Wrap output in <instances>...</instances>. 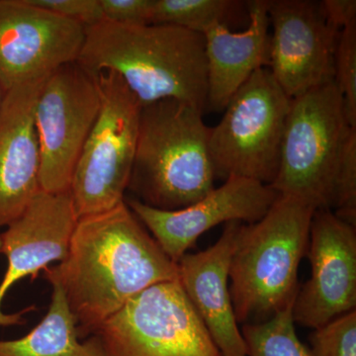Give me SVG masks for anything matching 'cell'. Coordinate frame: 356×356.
Wrapping results in <instances>:
<instances>
[{
    "label": "cell",
    "instance_id": "20",
    "mask_svg": "<svg viewBox=\"0 0 356 356\" xmlns=\"http://www.w3.org/2000/svg\"><path fill=\"white\" fill-rule=\"evenodd\" d=\"M292 306L266 322L243 325L247 356H314L297 336Z\"/></svg>",
    "mask_w": 356,
    "mask_h": 356
},
{
    "label": "cell",
    "instance_id": "16",
    "mask_svg": "<svg viewBox=\"0 0 356 356\" xmlns=\"http://www.w3.org/2000/svg\"><path fill=\"white\" fill-rule=\"evenodd\" d=\"M242 222H227L212 247L185 254L178 261L179 282L222 356H247L229 287V264Z\"/></svg>",
    "mask_w": 356,
    "mask_h": 356
},
{
    "label": "cell",
    "instance_id": "4",
    "mask_svg": "<svg viewBox=\"0 0 356 356\" xmlns=\"http://www.w3.org/2000/svg\"><path fill=\"white\" fill-rule=\"evenodd\" d=\"M210 128L203 112L165 99L142 107L128 191L149 207L182 209L214 189Z\"/></svg>",
    "mask_w": 356,
    "mask_h": 356
},
{
    "label": "cell",
    "instance_id": "19",
    "mask_svg": "<svg viewBox=\"0 0 356 356\" xmlns=\"http://www.w3.org/2000/svg\"><path fill=\"white\" fill-rule=\"evenodd\" d=\"M240 4L233 0H154L151 24L177 26L204 35L215 25H227Z\"/></svg>",
    "mask_w": 356,
    "mask_h": 356
},
{
    "label": "cell",
    "instance_id": "27",
    "mask_svg": "<svg viewBox=\"0 0 356 356\" xmlns=\"http://www.w3.org/2000/svg\"><path fill=\"white\" fill-rule=\"evenodd\" d=\"M4 95H6V92H4L3 89H2L1 86H0V106H1L2 100H3Z\"/></svg>",
    "mask_w": 356,
    "mask_h": 356
},
{
    "label": "cell",
    "instance_id": "26",
    "mask_svg": "<svg viewBox=\"0 0 356 356\" xmlns=\"http://www.w3.org/2000/svg\"><path fill=\"white\" fill-rule=\"evenodd\" d=\"M325 20L334 29L341 31L348 26L356 24L355 0H324L320 1Z\"/></svg>",
    "mask_w": 356,
    "mask_h": 356
},
{
    "label": "cell",
    "instance_id": "5",
    "mask_svg": "<svg viewBox=\"0 0 356 356\" xmlns=\"http://www.w3.org/2000/svg\"><path fill=\"white\" fill-rule=\"evenodd\" d=\"M351 130L336 81L293 98L281 146L280 168L270 186L316 210L336 206L337 177Z\"/></svg>",
    "mask_w": 356,
    "mask_h": 356
},
{
    "label": "cell",
    "instance_id": "15",
    "mask_svg": "<svg viewBox=\"0 0 356 356\" xmlns=\"http://www.w3.org/2000/svg\"><path fill=\"white\" fill-rule=\"evenodd\" d=\"M47 79L9 89L0 106V229L15 221L41 191L34 113Z\"/></svg>",
    "mask_w": 356,
    "mask_h": 356
},
{
    "label": "cell",
    "instance_id": "9",
    "mask_svg": "<svg viewBox=\"0 0 356 356\" xmlns=\"http://www.w3.org/2000/svg\"><path fill=\"white\" fill-rule=\"evenodd\" d=\"M102 105L97 74L77 62L63 65L44 81L35 106L40 147V187L70 191L79 154Z\"/></svg>",
    "mask_w": 356,
    "mask_h": 356
},
{
    "label": "cell",
    "instance_id": "3",
    "mask_svg": "<svg viewBox=\"0 0 356 356\" xmlns=\"http://www.w3.org/2000/svg\"><path fill=\"white\" fill-rule=\"evenodd\" d=\"M315 208L278 195L266 216L243 224L229 264V293L238 324L266 322L292 306Z\"/></svg>",
    "mask_w": 356,
    "mask_h": 356
},
{
    "label": "cell",
    "instance_id": "17",
    "mask_svg": "<svg viewBox=\"0 0 356 356\" xmlns=\"http://www.w3.org/2000/svg\"><path fill=\"white\" fill-rule=\"evenodd\" d=\"M250 24L232 32L218 24L203 35L207 62V106L222 111L236 91L262 67L269 65L270 36L268 0L245 2Z\"/></svg>",
    "mask_w": 356,
    "mask_h": 356
},
{
    "label": "cell",
    "instance_id": "18",
    "mask_svg": "<svg viewBox=\"0 0 356 356\" xmlns=\"http://www.w3.org/2000/svg\"><path fill=\"white\" fill-rule=\"evenodd\" d=\"M51 285V303L44 317L26 336L0 341V356H105L96 336L79 341L76 318L57 281Z\"/></svg>",
    "mask_w": 356,
    "mask_h": 356
},
{
    "label": "cell",
    "instance_id": "25",
    "mask_svg": "<svg viewBox=\"0 0 356 356\" xmlns=\"http://www.w3.org/2000/svg\"><path fill=\"white\" fill-rule=\"evenodd\" d=\"M103 20L123 25L151 24L154 0H99Z\"/></svg>",
    "mask_w": 356,
    "mask_h": 356
},
{
    "label": "cell",
    "instance_id": "10",
    "mask_svg": "<svg viewBox=\"0 0 356 356\" xmlns=\"http://www.w3.org/2000/svg\"><path fill=\"white\" fill-rule=\"evenodd\" d=\"M86 27L30 3L0 0V86L4 92L76 62Z\"/></svg>",
    "mask_w": 356,
    "mask_h": 356
},
{
    "label": "cell",
    "instance_id": "14",
    "mask_svg": "<svg viewBox=\"0 0 356 356\" xmlns=\"http://www.w3.org/2000/svg\"><path fill=\"white\" fill-rule=\"evenodd\" d=\"M79 218L70 191L48 193L40 191L24 212L0 234V254L6 255L7 268L0 282V327L21 325L22 314H6L3 300L15 283L54 262H62L69 252L70 238Z\"/></svg>",
    "mask_w": 356,
    "mask_h": 356
},
{
    "label": "cell",
    "instance_id": "11",
    "mask_svg": "<svg viewBox=\"0 0 356 356\" xmlns=\"http://www.w3.org/2000/svg\"><path fill=\"white\" fill-rule=\"evenodd\" d=\"M269 67L291 99L334 81L339 30L325 20L320 1L268 0Z\"/></svg>",
    "mask_w": 356,
    "mask_h": 356
},
{
    "label": "cell",
    "instance_id": "2",
    "mask_svg": "<svg viewBox=\"0 0 356 356\" xmlns=\"http://www.w3.org/2000/svg\"><path fill=\"white\" fill-rule=\"evenodd\" d=\"M76 62L95 74H118L142 106L177 99L202 112L207 107L205 40L198 33L102 20L86 28Z\"/></svg>",
    "mask_w": 356,
    "mask_h": 356
},
{
    "label": "cell",
    "instance_id": "22",
    "mask_svg": "<svg viewBox=\"0 0 356 356\" xmlns=\"http://www.w3.org/2000/svg\"><path fill=\"white\" fill-rule=\"evenodd\" d=\"M309 339L314 356H356V311L314 330Z\"/></svg>",
    "mask_w": 356,
    "mask_h": 356
},
{
    "label": "cell",
    "instance_id": "1",
    "mask_svg": "<svg viewBox=\"0 0 356 356\" xmlns=\"http://www.w3.org/2000/svg\"><path fill=\"white\" fill-rule=\"evenodd\" d=\"M62 287L79 337L98 327L145 290L179 280L170 261L125 200L79 218L67 257L44 269Z\"/></svg>",
    "mask_w": 356,
    "mask_h": 356
},
{
    "label": "cell",
    "instance_id": "23",
    "mask_svg": "<svg viewBox=\"0 0 356 356\" xmlns=\"http://www.w3.org/2000/svg\"><path fill=\"white\" fill-rule=\"evenodd\" d=\"M334 213L356 226V130L350 131L344 145Z\"/></svg>",
    "mask_w": 356,
    "mask_h": 356
},
{
    "label": "cell",
    "instance_id": "8",
    "mask_svg": "<svg viewBox=\"0 0 356 356\" xmlns=\"http://www.w3.org/2000/svg\"><path fill=\"white\" fill-rule=\"evenodd\" d=\"M92 336L105 356H222L179 280L140 293Z\"/></svg>",
    "mask_w": 356,
    "mask_h": 356
},
{
    "label": "cell",
    "instance_id": "12",
    "mask_svg": "<svg viewBox=\"0 0 356 356\" xmlns=\"http://www.w3.org/2000/svg\"><path fill=\"white\" fill-rule=\"evenodd\" d=\"M278 195L270 185L229 177L222 186L179 210L156 209L133 197L124 200L163 252L177 264L204 233L222 222L259 221Z\"/></svg>",
    "mask_w": 356,
    "mask_h": 356
},
{
    "label": "cell",
    "instance_id": "6",
    "mask_svg": "<svg viewBox=\"0 0 356 356\" xmlns=\"http://www.w3.org/2000/svg\"><path fill=\"white\" fill-rule=\"evenodd\" d=\"M291 102L268 67L257 70L229 100L219 124L210 128L215 178L273 184Z\"/></svg>",
    "mask_w": 356,
    "mask_h": 356
},
{
    "label": "cell",
    "instance_id": "21",
    "mask_svg": "<svg viewBox=\"0 0 356 356\" xmlns=\"http://www.w3.org/2000/svg\"><path fill=\"white\" fill-rule=\"evenodd\" d=\"M334 81L343 96L348 125L356 129V24L339 32L334 56Z\"/></svg>",
    "mask_w": 356,
    "mask_h": 356
},
{
    "label": "cell",
    "instance_id": "7",
    "mask_svg": "<svg viewBox=\"0 0 356 356\" xmlns=\"http://www.w3.org/2000/svg\"><path fill=\"white\" fill-rule=\"evenodd\" d=\"M102 105L79 154L70 194L77 218L123 202L132 173L142 104L118 74H97Z\"/></svg>",
    "mask_w": 356,
    "mask_h": 356
},
{
    "label": "cell",
    "instance_id": "13",
    "mask_svg": "<svg viewBox=\"0 0 356 356\" xmlns=\"http://www.w3.org/2000/svg\"><path fill=\"white\" fill-rule=\"evenodd\" d=\"M307 254L311 277L292 306L295 324L315 330L356 308V228L331 210H316Z\"/></svg>",
    "mask_w": 356,
    "mask_h": 356
},
{
    "label": "cell",
    "instance_id": "24",
    "mask_svg": "<svg viewBox=\"0 0 356 356\" xmlns=\"http://www.w3.org/2000/svg\"><path fill=\"white\" fill-rule=\"evenodd\" d=\"M33 6L74 21L83 27L102 22L103 14L99 0H29Z\"/></svg>",
    "mask_w": 356,
    "mask_h": 356
}]
</instances>
